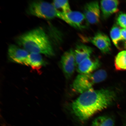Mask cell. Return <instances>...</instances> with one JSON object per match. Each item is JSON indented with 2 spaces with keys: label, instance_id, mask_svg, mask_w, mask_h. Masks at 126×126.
Here are the masks:
<instances>
[{
  "label": "cell",
  "instance_id": "obj_1",
  "mask_svg": "<svg viewBox=\"0 0 126 126\" xmlns=\"http://www.w3.org/2000/svg\"><path fill=\"white\" fill-rule=\"evenodd\" d=\"M114 91L107 89H91L81 94L72 104V112L81 122L109 107L115 100Z\"/></svg>",
  "mask_w": 126,
  "mask_h": 126
},
{
  "label": "cell",
  "instance_id": "obj_2",
  "mask_svg": "<svg viewBox=\"0 0 126 126\" xmlns=\"http://www.w3.org/2000/svg\"><path fill=\"white\" fill-rule=\"evenodd\" d=\"M16 42L30 53H41L49 57L54 55L51 42L42 28H37L22 34L17 38Z\"/></svg>",
  "mask_w": 126,
  "mask_h": 126
},
{
  "label": "cell",
  "instance_id": "obj_3",
  "mask_svg": "<svg viewBox=\"0 0 126 126\" xmlns=\"http://www.w3.org/2000/svg\"><path fill=\"white\" fill-rule=\"evenodd\" d=\"M107 76V72L103 70L93 73L80 74L74 81L72 89L75 92L82 94L92 89L94 84L104 81Z\"/></svg>",
  "mask_w": 126,
  "mask_h": 126
},
{
  "label": "cell",
  "instance_id": "obj_4",
  "mask_svg": "<svg viewBox=\"0 0 126 126\" xmlns=\"http://www.w3.org/2000/svg\"><path fill=\"white\" fill-rule=\"evenodd\" d=\"M28 12L31 15L39 18L51 19L57 17L59 11L52 4L42 1H35L30 3Z\"/></svg>",
  "mask_w": 126,
  "mask_h": 126
},
{
  "label": "cell",
  "instance_id": "obj_5",
  "mask_svg": "<svg viewBox=\"0 0 126 126\" xmlns=\"http://www.w3.org/2000/svg\"><path fill=\"white\" fill-rule=\"evenodd\" d=\"M57 17L77 29H86L89 26V23L84 15L79 12L71 11L64 13L59 11Z\"/></svg>",
  "mask_w": 126,
  "mask_h": 126
},
{
  "label": "cell",
  "instance_id": "obj_6",
  "mask_svg": "<svg viewBox=\"0 0 126 126\" xmlns=\"http://www.w3.org/2000/svg\"><path fill=\"white\" fill-rule=\"evenodd\" d=\"M61 64L66 78H70L74 72L77 65L74 51L73 50H69L64 53L61 57Z\"/></svg>",
  "mask_w": 126,
  "mask_h": 126
},
{
  "label": "cell",
  "instance_id": "obj_7",
  "mask_svg": "<svg viewBox=\"0 0 126 126\" xmlns=\"http://www.w3.org/2000/svg\"><path fill=\"white\" fill-rule=\"evenodd\" d=\"M84 15L88 23L95 24L99 22L100 17V10L98 1L87 3L85 6Z\"/></svg>",
  "mask_w": 126,
  "mask_h": 126
},
{
  "label": "cell",
  "instance_id": "obj_8",
  "mask_svg": "<svg viewBox=\"0 0 126 126\" xmlns=\"http://www.w3.org/2000/svg\"><path fill=\"white\" fill-rule=\"evenodd\" d=\"M89 40L102 53L106 54L109 53L111 51V45L110 39L108 36L103 33L97 32Z\"/></svg>",
  "mask_w": 126,
  "mask_h": 126
},
{
  "label": "cell",
  "instance_id": "obj_9",
  "mask_svg": "<svg viewBox=\"0 0 126 126\" xmlns=\"http://www.w3.org/2000/svg\"><path fill=\"white\" fill-rule=\"evenodd\" d=\"M29 53L15 45H11L8 50L9 59L12 62L25 65Z\"/></svg>",
  "mask_w": 126,
  "mask_h": 126
},
{
  "label": "cell",
  "instance_id": "obj_10",
  "mask_svg": "<svg viewBox=\"0 0 126 126\" xmlns=\"http://www.w3.org/2000/svg\"><path fill=\"white\" fill-rule=\"evenodd\" d=\"M100 64L98 59L91 56L83 60L78 64L77 70L80 74H90L98 69Z\"/></svg>",
  "mask_w": 126,
  "mask_h": 126
},
{
  "label": "cell",
  "instance_id": "obj_11",
  "mask_svg": "<svg viewBox=\"0 0 126 126\" xmlns=\"http://www.w3.org/2000/svg\"><path fill=\"white\" fill-rule=\"evenodd\" d=\"M119 1L117 0H105L100 2L101 9L102 17L108 18L119 11Z\"/></svg>",
  "mask_w": 126,
  "mask_h": 126
},
{
  "label": "cell",
  "instance_id": "obj_12",
  "mask_svg": "<svg viewBox=\"0 0 126 126\" xmlns=\"http://www.w3.org/2000/svg\"><path fill=\"white\" fill-rule=\"evenodd\" d=\"M93 49L91 47L83 44L77 45L74 51L77 65L91 56Z\"/></svg>",
  "mask_w": 126,
  "mask_h": 126
},
{
  "label": "cell",
  "instance_id": "obj_13",
  "mask_svg": "<svg viewBox=\"0 0 126 126\" xmlns=\"http://www.w3.org/2000/svg\"><path fill=\"white\" fill-rule=\"evenodd\" d=\"M120 31L119 28L115 25L111 28L110 35L115 45L118 49L122 50L126 48V41L123 38Z\"/></svg>",
  "mask_w": 126,
  "mask_h": 126
},
{
  "label": "cell",
  "instance_id": "obj_14",
  "mask_svg": "<svg viewBox=\"0 0 126 126\" xmlns=\"http://www.w3.org/2000/svg\"><path fill=\"white\" fill-rule=\"evenodd\" d=\"M46 63L40 54L30 53L25 65L30 66L33 69H38L45 65Z\"/></svg>",
  "mask_w": 126,
  "mask_h": 126
},
{
  "label": "cell",
  "instance_id": "obj_15",
  "mask_svg": "<svg viewBox=\"0 0 126 126\" xmlns=\"http://www.w3.org/2000/svg\"><path fill=\"white\" fill-rule=\"evenodd\" d=\"M113 118L108 116H102L96 118L93 121L91 126H114Z\"/></svg>",
  "mask_w": 126,
  "mask_h": 126
},
{
  "label": "cell",
  "instance_id": "obj_16",
  "mask_svg": "<svg viewBox=\"0 0 126 126\" xmlns=\"http://www.w3.org/2000/svg\"><path fill=\"white\" fill-rule=\"evenodd\" d=\"M115 65L116 70H126V50L118 53L115 58Z\"/></svg>",
  "mask_w": 126,
  "mask_h": 126
},
{
  "label": "cell",
  "instance_id": "obj_17",
  "mask_svg": "<svg viewBox=\"0 0 126 126\" xmlns=\"http://www.w3.org/2000/svg\"><path fill=\"white\" fill-rule=\"evenodd\" d=\"M52 4L57 9H61L62 12L67 13L71 11L68 1L54 0Z\"/></svg>",
  "mask_w": 126,
  "mask_h": 126
},
{
  "label": "cell",
  "instance_id": "obj_18",
  "mask_svg": "<svg viewBox=\"0 0 126 126\" xmlns=\"http://www.w3.org/2000/svg\"><path fill=\"white\" fill-rule=\"evenodd\" d=\"M118 25L123 28H126V14H119L117 18Z\"/></svg>",
  "mask_w": 126,
  "mask_h": 126
},
{
  "label": "cell",
  "instance_id": "obj_19",
  "mask_svg": "<svg viewBox=\"0 0 126 126\" xmlns=\"http://www.w3.org/2000/svg\"><path fill=\"white\" fill-rule=\"evenodd\" d=\"M121 33L123 38L126 41V28L121 29Z\"/></svg>",
  "mask_w": 126,
  "mask_h": 126
},
{
  "label": "cell",
  "instance_id": "obj_20",
  "mask_svg": "<svg viewBox=\"0 0 126 126\" xmlns=\"http://www.w3.org/2000/svg\"><path fill=\"white\" fill-rule=\"evenodd\" d=\"M123 126H126V119L124 121L123 124Z\"/></svg>",
  "mask_w": 126,
  "mask_h": 126
}]
</instances>
